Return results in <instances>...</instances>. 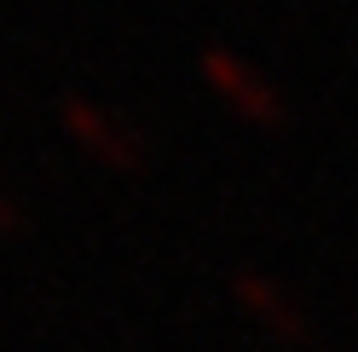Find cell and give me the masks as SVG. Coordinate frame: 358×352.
<instances>
[{"instance_id":"cell-1","label":"cell","mask_w":358,"mask_h":352,"mask_svg":"<svg viewBox=\"0 0 358 352\" xmlns=\"http://www.w3.org/2000/svg\"><path fill=\"white\" fill-rule=\"evenodd\" d=\"M203 81L237 110L243 122H255V127H283V116H289V110H283V93L260 75V64L237 58V52H226V47H208V52H203Z\"/></svg>"},{"instance_id":"cell-2","label":"cell","mask_w":358,"mask_h":352,"mask_svg":"<svg viewBox=\"0 0 358 352\" xmlns=\"http://www.w3.org/2000/svg\"><path fill=\"white\" fill-rule=\"evenodd\" d=\"M58 122H64V133H70L93 162L116 168V173H139L145 150H139V139H133V127L116 122L110 110H99L93 98H64L58 104Z\"/></svg>"},{"instance_id":"cell-3","label":"cell","mask_w":358,"mask_h":352,"mask_svg":"<svg viewBox=\"0 0 358 352\" xmlns=\"http://www.w3.org/2000/svg\"><path fill=\"white\" fill-rule=\"evenodd\" d=\"M231 300L266 329V335H278L283 346H306V341H312V318L295 306V295H283L278 277H266V272H237V277H231Z\"/></svg>"},{"instance_id":"cell-4","label":"cell","mask_w":358,"mask_h":352,"mask_svg":"<svg viewBox=\"0 0 358 352\" xmlns=\"http://www.w3.org/2000/svg\"><path fill=\"white\" fill-rule=\"evenodd\" d=\"M12 231H24V214H17V203L0 191V237H12Z\"/></svg>"}]
</instances>
